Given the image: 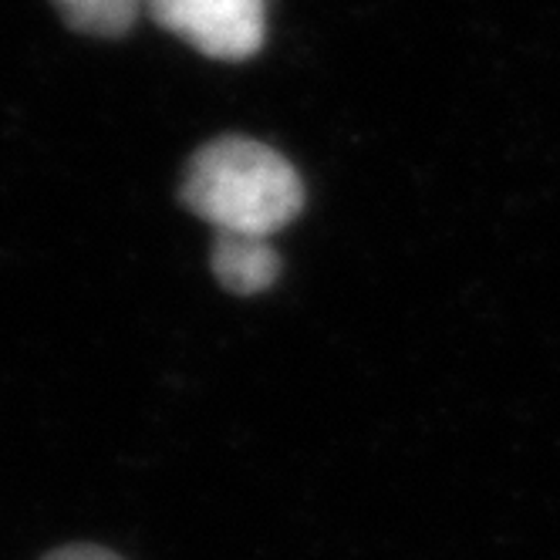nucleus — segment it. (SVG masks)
<instances>
[{
  "mask_svg": "<svg viewBox=\"0 0 560 560\" xmlns=\"http://www.w3.org/2000/svg\"><path fill=\"white\" fill-rule=\"evenodd\" d=\"M183 203L217 233L273 236L301 213L304 183L277 149L223 136L189 159Z\"/></svg>",
  "mask_w": 560,
  "mask_h": 560,
  "instance_id": "obj_1",
  "label": "nucleus"
},
{
  "mask_svg": "<svg viewBox=\"0 0 560 560\" xmlns=\"http://www.w3.org/2000/svg\"><path fill=\"white\" fill-rule=\"evenodd\" d=\"M145 11L217 61H247L267 42V0H145Z\"/></svg>",
  "mask_w": 560,
  "mask_h": 560,
  "instance_id": "obj_2",
  "label": "nucleus"
},
{
  "mask_svg": "<svg viewBox=\"0 0 560 560\" xmlns=\"http://www.w3.org/2000/svg\"><path fill=\"white\" fill-rule=\"evenodd\" d=\"M210 260L217 280L233 294H260L280 273V257L270 244V236L217 233Z\"/></svg>",
  "mask_w": 560,
  "mask_h": 560,
  "instance_id": "obj_3",
  "label": "nucleus"
},
{
  "mask_svg": "<svg viewBox=\"0 0 560 560\" xmlns=\"http://www.w3.org/2000/svg\"><path fill=\"white\" fill-rule=\"evenodd\" d=\"M51 4L74 31L92 37H118L136 24L145 0H51Z\"/></svg>",
  "mask_w": 560,
  "mask_h": 560,
  "instance_id": "obj_4",
  "label": "nucleus"
},
{
  "mask_svg": "<svg viewBox=\"0 0 560 560\" xmlns=\"http://www.w3.org/2000/svg\"><path fill=\"white\" fill-rule=\"evenodd\" d=\"M45 560H122V557L105 550V547H95V544H71V547L48 553Z\"/></svg>",
  "mask_w": 560,
  "mask_h": 560,
  "instance_id": "obj_5",
  "label": "nucleus"
}]
</instances>
